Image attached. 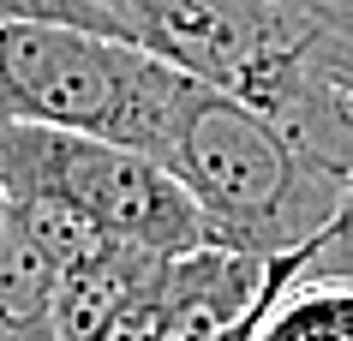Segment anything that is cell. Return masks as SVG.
I'll return each instance as SVG.
<instances>
[{"label": "cell", "instance_id": "cell-1", "mask_svg": "<svg viewBox=\"0 0 353 341\" xmlns=\"http://www.w3.org/2000/svg\"><path fill=\"white\" fill-rule=\"evenodd\" d=\"M150 156L186 186L210 246L245 258H281L317 240L353 198V180L305 156L263 108L192 72Z\"/></svg>", "mask_w": 353, "mask_h": 341}, {"label": "cell", "instance_id": "cell-2", "mask_svg": "<svg viewBox=\"0 0 353 341\" xmlns=\"http://www.w3.org/2000/svg\"><path fill=\"white\" fill-rule=\"evenodd\" d=\"M0 192L24 216H60L150 258H186L210 246L186 186L156 156L108 138L0 120Z\"/></svg>", "mask_w": 353, "mask_h": 341}, {"label": "cell", "instance_id": "cell-3", "mask_svg": "<svg viewBox=\"0 0 353 341\" xmlns=\"http://www.w3.org/2000/svg\"><path fill=\"white\" fill-rule=\"evenodd\" d=\"M180 90L186 72L126 37L78 30V24L0 30V120L60 126L150 156Z\"/></svg>", "mask_w": 353, "mask_h": 341}, {"label": "cell", "instance_id": "cell-4", "mask_svg": "<svg viewBox=\"0 0 353 341\" xmlns=\"http://www.w3.org/2000/svg\"><path fill=\"white\" fill-rule=\"evenodd\" d=\"M245 341H353V198L317 240L270 258Z\"/></svg>", "mask_w": 353, "mask_h": 341}, {"label": "cell", "instance_id": "cell-5", "mask_svg": "<svg viewBox=\"0 0 353 341\" xmlns=\"http://www.w3.org/2000/svg\"><path fill=\"white\" fill-rule=\"evenodd\" d=\"M0 341H60L54 335V264L24 234L6 192H0Z\"/></svg>", "mask_w": 353, "mask_h": 341}, {"label": "cell", "instance_id": "cell-6", "mask_svg": "<svg viewBox=\"0 0 353 341\" xmlns=\"http://www.w3.org/2000/svg\"><path fill=\"white\" fill-rule=\"evenodd\" d=\"M6 24H78V30H102V37H126L120 19L96 0H0V30Z\"/></svg>", "mask_w": 353, "mask_h": 341}]
</instances>
